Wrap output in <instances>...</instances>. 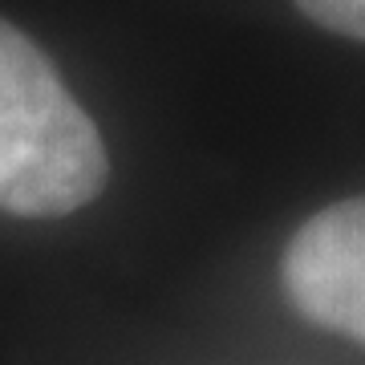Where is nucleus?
I'll return each mask as SVG.
<instances>
[{
	"label": "nucleus",
	"mask_w": 365,
	"mask_h": 365,
	"mask_svg": "<svg viewBox=\"0 0 365 365\" xmlns=\"http://www.w3.org/2000/svg\"><path fill=\"white\" fill-rule=\"evenodd\" d=\"M284 292L313 325L365 345V195L300 223L284 248Z\"/></svg>",
	"instance_id": "f03ea898"
},
{
	"label": "nucleus",
	"mask_w": 365,
	"mask_h": 365,
	"mask_svg": "<svg viewBox=\"0 0 365 365\" xmlns=\"http://www.w3.org/2000/svg\"><path fill=\"white\" fill-rule=\"evenodd\" d=\"M110 163L90 114L16 25L0 21V207L57 220L106 187Z\"/></svg>",
	"instance_id": "f257e3e1"
},
{
	"label": "nucleus",
	"mask_w": 365,
	"mask_h": 365,
	"mask_svg": "<svg viewBox=\"0 0 365 365\" xmlns=\"http://www.w3.org/2000/svg\"><path fill=\"white\" fill-rule=\"evenodd\" d=\"M300 13L329 33L365 41V0H297Z\"/></svg>",
	"instance_id": "7ed1b4c3"
}]
</instances>
